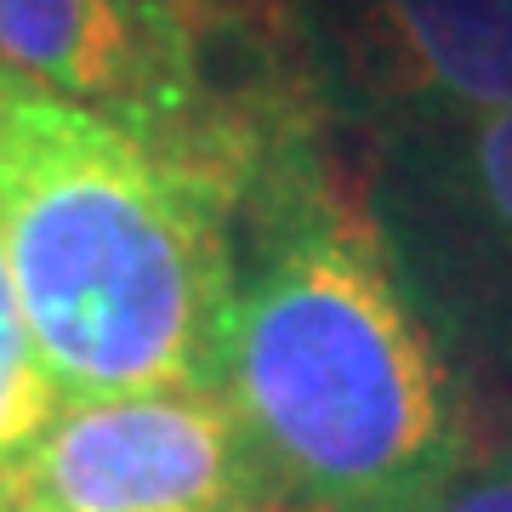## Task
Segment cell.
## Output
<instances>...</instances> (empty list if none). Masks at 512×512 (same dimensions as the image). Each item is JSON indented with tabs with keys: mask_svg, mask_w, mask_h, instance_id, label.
Instances as JSON below:
<instances>
[{
	"mask_svg": "<svg viewBox=\"0 0 512 512\" xmlns=\"http://www.w3.org/2000/svg\"><path fill=\"white\" fill-rule=\"evenodd\" d=\"M228 6L234 0H0V74L109 114L234 188L239 154L217 80Z\"/></svg>",
	"mask_w": 512,
	"mask_h": 512,
	"instance_id": "3957f363",
	"label": "cell"
},
{
	"mask_svg": "<svg viewBox=\"0 0 512 512\" xmlns=\"http://www.w3.org/2000/svg\"><path fill=\"white\" fill-rule=\"evenodd\" d=\"M461 165H467L478 205L512 239V109L478 114V120L461 126Z\"/></svg>",
	"mask_w": 512,
	"mask_h": 512,
	"instance_id": "52a82bcc",
	"label": "cell"
},
{
	"mask_svg": "<svg viewBox=\"0 0 512 512\" xmlns=\"http://www.w3.org/2000/svg\"><path fill=\"white\" fill-rule=\"evenodd\" d=\"M57 410V393L40 370L35 336L23 325L18 308V285H12V268H6V245H0V478L12 473V461L29 450L46 416Z\"/></svg>",
	"mask_w": 512,
	"mask_h": 512,
	"instance_id": "8992f818",
	"label": "cell"
},
{
	"mask_svg": "<svg viewBox=\"0 0 512 512\" xmlns=\"http://www.w3.org/2000/svg\"><path fill=\"white\" fill-rule=\"evenodd\" d=\"M0 512H40V507H29L23 495H6V490H0Z\"/></svg>",
	"mask_w": 512,
	"mask_h": 512,
	"instance_id": "9c48e42d",
	"label": "cell"
},
{
	"mask_svg": "<svg viewBox=\"0 0 512 512\" xmlns=\"http://www.w3.org/2000/svg\"><path fill=\"white\" fill-rule=\"evenodd\" d=\"M0 245L57 399L217 387L239 279L234 188L109 114L12 86Z\"/></svg>",
	"mask_w": 512,
	"mask_h": 512,
	"instance_id": "7a4b0ae2",
	"label": "cell"
},
{
	"mask_svg": "<svg viewBox=\"0 0 512 512\" xmlns=\"http://www.w3.org/2000/svg\"><path fill=\"white\" fill-rule=\"evenodd\" d=\"M239 222L251 262L222 319L217 393L285 512H382L461 473L473 456L456 382L319 137L245 188Z\"/></svg>",
	"mask_w": 512,
	"mask_h": 512,
	"instance_id": "6da1fadb",
	"label": "cell"
},
{
	"mask_svg": "<svg viewBox=\"0 0 512 512\" xmlns=\"http://www.w3.org/2000/svg\"><path fill=\"white\" fill-rule=\"evenodd\" d=\"M12 86H18V80H12V74H0V114H6V97H12Z\"/></svg>",
	"mask_w": 512,
	"mask_h": 512,
	"instance_id": "30bf717a",
	"label": "cell"
},
{
	"mask_svg": "<svg viewBox=\"0 0 512 512\" xmlns=\"http://www.w3.org/2000/svg\"><path fill=\"white\" fill-rule=\"evenodd\" d=\"M336 40L376 103L461 126L512 109V0H336Z\"/></svg>",
	"mask_w": 512,
	"mask_h": 512,
	"instance_id": "5b68a950",
	"label": "cell"
},
{
	"mask_svg": "<svg viewBox=\"0 0 512 512\" xmlns=\"http://www.w3.org/2000/svg\"><path fill=\"white\" fill-rule=\"evenodd\" d=\"M0 490L40 512H285L217 387L57 399Z\"/></svg>",
	"mask_w": 512,
	"mask_h": 512,
	"instance_id": "277c9868",
	"label": "cell"
},
{
	"mask_svg": "<svg viewBox=\"0 0 512 512\" xmlns=\"http://www.w3.org/2000/svg\"><path fill=\"white\" fill-rule=\"evenodd\" d=\"M382 512H512V467H473L467 461L444 484L410 495L399 507H382Z\"/></svg>",
	"mask_w": 512,
	"mask_h": 512,
	"instance_id": "ba28073f",
	"label": "cell"
}]
</instances>
